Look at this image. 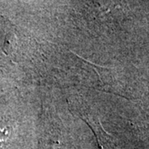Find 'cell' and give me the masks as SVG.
Wrapping results in <instances>:
<instances>
[{"mask_svg": "<svg viewBox=\"0 0 149 149\" xmlns=\"http://www.w3.org/2000/svg\"><path fill=\"white\" fill-rule=\"evenodd\" d=\"M84 120L95 134L100 149H117L112 137L104 129L101 123L90 118H85Z\"/></svg>", "mask_w": 149, "mask_h": 149, "instance_id": "1", "label": "cell"}]
</instances>
